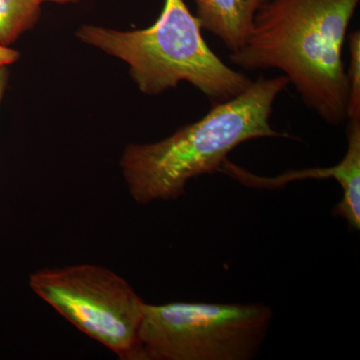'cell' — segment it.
<instances>
[{
  "instance_id": "1",
  "label": "cell",
  "mask_w": 360,
  "mask_h": 360,
  "mask_svg": "<svg viewBox=\"0 0 360 360\" xmlns=\"http://www.w3.org/2000/svg\"><path fill=\"white\" fill-rule=\"evenodd\" d=\"M359 1L269 0L229 59L245 70L283 71L307 108L328 124H342L349 89L343 45Z\"/></svg>"
},
{
  "instance_id": "2",
  "label": "cell",
  "mask_w": 360,
  "mask_h": 360,
  "mask_svg": "<svg viewBox=\"0 0 360 360\" xmlns=\"http://www.w3.org/2000/svg\"><path fill=\"white\" fill-rule=\"evenodd\" d=\"M288 85L285 75H262L245 92L212 104L201 120L167 139L127 144L120 167L135 202L144 205L181 198L191 179L219 172L229 153L243 142L269 137L295 139L270 124L274 101Z\"/></svg>"
},
{
  "instance_id": "3",
  "label": "cell",
  "mask_w": 360,
  "mask_h": 360,
  "mask_svg": "<svg viewBox=\"0 0 360 360\" xmlns=\"http://www.w3.org/2000/svg\"><path fill=\"white\" fill-rule=\"evenodd\" d=\"M201 30L184 0H165L158 20L148 28L122 32L84 25L75 37L127 63L142 94L158 96L187 82L212 105L243 94L253 80L224 63L206 44Z\"/></svg>"
},
{
  "instance_id": "4",
  "label": "cell",
  "mask_w": 360,
  "mask_h": 360,
  "mask_svg": "<svg viewBox=\"0 0 360 360\" xmlns=\"http://www.w3.org/2000/svg\"><path fill=\"white\" fill-rule=\"evenodd\" d=\"M272 319L260 303H146L135 360H251Z\"/></svg>"
},
{
  "instance_id": "5",
  "label": "cell",
  "mask_w": 360,
  "mask_h": 360,
  "mask_svg": "<svg viewBox=\"0 0 360 360\" xmlns=\"http://www.w3.org/2000/svg\"><path fill=\"white\" fill-rule=\"evenodd\" d=\"M30 286L66 321L120 359H136L146 302L112 270L92 264L44 269L30 277Z\"/></svg>"
},
{
  "instance_id": "6",
  "label": "cell",
  "mask_w": 360,
  "mask_h": 360,
  "mask_svg": "<svg viewBox=\"0 0 360 360\" xmlns=\"http://www.w3.org/2000/svg\"><path fill=\"white\" fill-rule=\"evenodd\" d=\"M347 153L335 167L292 170L276 177H262L226 160L219 172L229 175L243 186L257 189H278L290 182L307 179H335L342 188V198L333 208V215L345 219L349 231H359L360 120H347Z\"/></svg>"
},
{
  "instance_id": "7",
  "label": "cell",
  "mask_w": 360,
  "mask_h": 360,
  "mask_svg": "<svg viewBox=\"0 0 360 360\" xmlns=\"http://www.w3.org/2000/svg\"><path fill=\"white\" fill-rule=\"evenodd\" d=\"M201 28L214 34L231 52L243 46L255 8L248 0H194Z\"/></svg>"
},
{
  "instance_id": "8",
  "label": "cell",
  "mask_w": 360,
  "mask_h": 360,
  "mask_svg": "<svg viewBox=\"0 0 360 360\" xmlns=\"http://www.w3.org/2000/svg\"><path fill=\"white\" fill-rule=\"evenodd\" d=\"M40 15L39 0H0V45L11 47L37 25Z\"/></svg>"
},
{
  "instance_id": "9",
  "label": "cell",
  "mask_w": 360,
  "mask_h": 360,
  "mask_svg": "<svg viewBox=\"0 0 360 360\" xmlns=\"http://www.w3.org/2000/svg\"><path fill=\"white\" fill-rule=\"evenodd\" d=\"M349 45V68L347 70L348 79L347 120H360V32L348 35Z\"/></svg>"
},
{
  "instance_id": "10",
  "label": "cell",
  "mask_w": 360,
  "mask_h": 360,
  "mask_svg": "<svg viewBox=\"0 0 360 360\" xmlns=\"http://www.w3.org/2000/svg\"><path fill=\"white\" fill-rule=\"evenodd\" d=\"M20 52L16 51L15 49L0 45V68L13 65L14 63L20 60Z\"/></svg>"
},
{
  "instance_id": "11",
  "label": "cell",
  "mask_w": 360,
  "mask_h": 360,
  "mask_svg": "<svg viewBox=\"0 0 360 360\" xmlns=\"http://www.w3.org/2000/svg\"><path fill=\"white\" fill-rule=\"evenodd\" d=\"M9 71L7 68H0V103L4 98L7 85H8Z\"/></svg>"
},
{
  "instance_id": "12",
  "label": "cell",
  "mask_w": 360,
  "mask_h": 360,
  "mask_svg": "<svg viewBox=\"0 0 360 360\" xmlns=\"http://www.w3.org/2000/svg\"><path fill=\"white\" fill-rule=\"evenodd\" d=\"M40 2H54V4H73V2L79 1V0H39Z\"/></svg>"
},
{
  "instance_id": "13",
  "label": "cell",
  "mask_w": 360,
  "mask_h": 360,
  "mask_svg": "<svg viewBox=\"0 0 360 360\" xmlns=\"http://www.w3.org/2000/svg\"><path fill=\"white\" fill-rule=\"evenodd\" d=\"M248 2L255 7V9H257L258 7L262 6V4H265V2L269 1V0H248Z\"/></svg>"
}]
</instances>
